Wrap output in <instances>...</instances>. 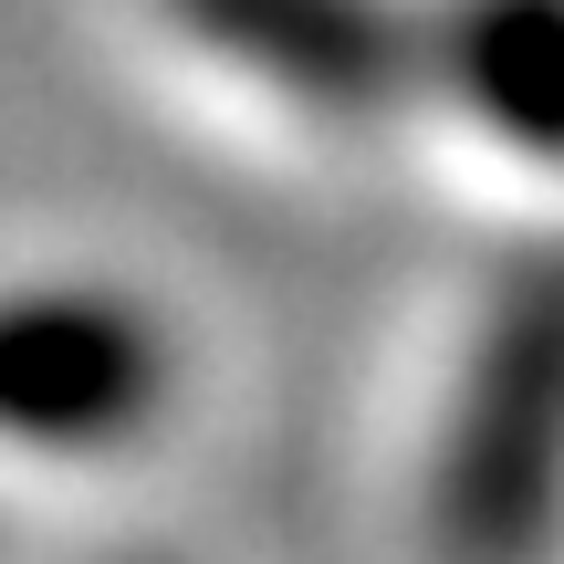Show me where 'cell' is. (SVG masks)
Instances as JSON below:
<instances>
[{
  "mask_svg": "<svg viewBox=\"0 0 564 564\" xmlns=\"http://www.w3.org/2000/svg\"><path fill=\"white\" fill-rule=\"evenodd\" d=\"M178 21L199 42H220V53L262 63L293 95H324V105H366L398 74V53L366 21V0H178Z\"/></svg>",
  "mask_w": 564,
  "mask_h": 564,
  "instance_id": "cell-2",
  "label": "cell"
},
{
  "mask_svg": "<svg viewBox=\"0 0 564 564\" xmlns=\"http://www.w3.org/2000/svg\"><path fill=\"white\" fill-rule=\"evenodd\" d=\"M167 398V345L137 303L53 282L0 293V440L32 449H105L137 440Z\"/></svg>",
  "mask_w": 564,
  "mask_h": 564,
  "instance_id": "cell-1",
  "label": "cell"
}]
</instances>
